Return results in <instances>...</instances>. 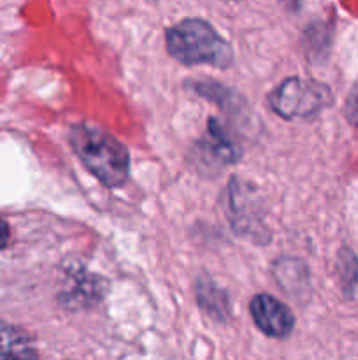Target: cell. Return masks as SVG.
<instances>
[{"instance_id": "obj_1", "label": "cell", "mask_w": 358, "mask_h": 360, "mask_svg": "<svg viewBox=\"0 0 358 360\" xmlns=\"http://www.w3.org/2000/svg\"><path fill=\"white\" fill-rule=\"evenodd\" d=\"M70 144L88 171L109 188L121 186L130 172V155L114 136L93 123L70 129Z\"/></svg>"}, {"instance_id": "obj_2", "label": "cell", "mask_w": 358, "mask_h": 360, "mask_svg": "<svg viewBox=\"0 0 358 360\" xmlns=\"http://www.w3.org/2000/svg\"><path fill=\"white\" fill-rule=\"evenodd\" d=\"M167 51L185 65H213L228 69L234 63L232 46L199 18H186L165 32Z\"/></svg>"}, {"instance_id": "obj_3", "label": "cell", "mask_w": 358, "mask_h": 360, "mask_svg": "<svg viewBox=\"0 0 358 360\" xmlns=\"http://www.w3.org/2000/svg\"><path fill=\"white\" fill-rule=\"evenodd\" d=\"M330 90L326 84L300 77L284 79L270 94L269 104L276 115L284 120L309 118L330 104Z\"/></svg>"}, {"instance_id": "obj_4", "label": "cell", "mask_w": 358, "mask_h": 360, "mask_svg": "<svg viewBox=\"0 0 358 360\" xmlns=\"http://www.w3.org/2000/svg\"><path fill=\"white\" fill-rule=\"evenodd\" d=\"M107 281L88 273L84 267H67V283L60 294V302L67 309H84L104 299Z\"/></svg>"}, {"instance_id": "obj_5", "label": "cell", "mask_w": 358, "mask_h": 360, "mask_svg": "<svg viewBox=\"0 0 358 360\" xmlns=\"http://www.w3.org/2000/svg\"><path fill=\"white\" fill-rule=\"evenodd\" d=\"M249 311H251L256 327L269 338L283 340V338L290 336L295 327L293 313L283 302L269 294L255 295L249 304Z\"/></svg>"}, {"instance_id": "obj_6", "label": "cell", "mask_w": 358, "mask_h": 360, "mask_svg": "<svg viewBox=\"0 0 358 360\" xmlns=\"http://www.w3.org/2000/svg\"><path fill=\"white\" fill-rule=\"evenodd\" d=\"M200 151L207 162L218 165H230L241 158V148L235 143L220 120L209 118L206 136L200 141Z\"/></svg>"}, {"instance_id": "obj_7", "label": "cell", "mask_w": 358, "mask_h": 360, "mask_svg": "<svg viewBox=\"0 0 358 360\" xmlns=\"http://www.w3.org/2000/svg\"><path fill=\"white\" fill-rule=\"evenodd\" d=\"M0 360H41L27 333L13 326H0Z\"/></svg>"}, {"instance_id": "obj_8", "label": "cell", "mask_w": 358, "mask_h": 360, "mask_svg": "<svg viewBox=\"0 0 358 360\" xmlns=\"http://www.w3.org/2000/svg\"><path fill=\"white\" fill-rule=\"evenodd\" d=\"M195 292L197 301H199V304L202 306V309L207 315L220 320V322L227 319L228 311H230L227 295L213 283V280L209 276H200L195 281Z\"/></svg>"}, {"instance_id": "obj_9", "label": "cell", "mask_w": 358, "mask_h": 360, "mask_svg": "<svg viewBox=\"0 0 358 360\" xmlns=\"http://www.w3.org/2000/svg\"><path fill=\"white\" fill-rule=\"evenodd\" d=\"M276 276L281 287L290 292V295H298L307 283V269L297 259H283L276 262Z\"/></svg>"}, {"instance_id": "obj_10", "label": "cell", "mask_w": 358, "mask_h": 360, "mask_svg": "<svg viewBox=\"0 0 358 360\" xmlns=\"http://www.w3.org/2000/svg\"><path fill=\"white\" fill-rule=\"evenodd\" d=\"M337 271H339L344 295L351 297L358 287V259L350 248L340 250L339 259H337Z\"/></svg>"}, {"instance_id": "obj_11", "label": "cell", "mask_w": 358, "mask_h": 360, "mask_svg": "<svg viewBox=\"0 0 358 360\" xmlns=\"http://www.w3.org/2000/svg\"><path fill=\"white\" fill-rule=\"evenodd\" d=\"M346 116L358 125V84L353 88L346 102Z\"/></svg>"}, {"instance_id": "obj_12", "label": "cell", "mask_w": 358, "mask_h": 360, "mask_svg": "<svg viewBox=\"0 0 358 360\" xmlns=\"http://www.w3.org/2000/svg\"><path fill=\"white\" fill-rule=\"evenodd\" d=\"M9 238H11L9 225H7L6 220L0 218V250H4L7 245H9Z\"/></svg>"}, {"instance_id": "obj_13", "label": "cell", "mask_w": 358, "mask_h": 360, "mask_svg": "<svg viewBox=\"0 0 358 360\" xmlns=\"http://www.w3.org/2000/svg\"><path fill=\"white\" fill-rule=\"evenodd\" d=\"M283 2L286 4V6L290 7V9L295 11V9H298V6H300L302 0H283Z\"/></svg>"}]
</instances>
